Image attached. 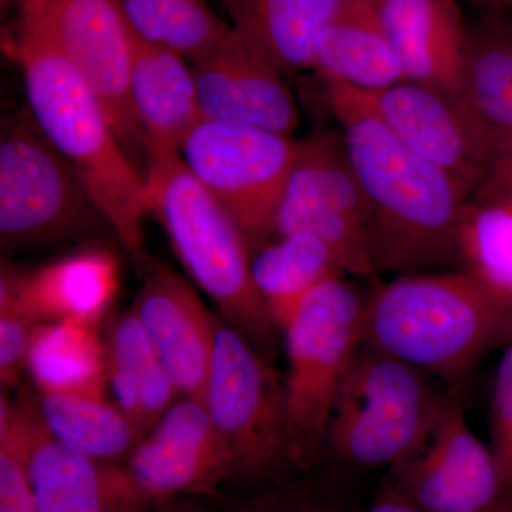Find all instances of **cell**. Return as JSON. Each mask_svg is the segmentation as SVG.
<instances>
[{
  "label": "cell",
  "instance_id": "d6a6232c",
  "mask_svg": "<svg viewBox=\"0 0 512 512\" xmlns=\"http://www.w3.org/2000/svg\"><path fill=\"white\" fill-rule=\"evenodd\" d=\"M491 451L512 491V339L495 373L491 400Z\"/></svg>",
  "mask_w": 512,
  "mask_h": 512
},
{
  "label": "cell",
  "instance_id": "3957f363",
  "mask_svg": "<svg viewBox=\"0 0 512 512\" xmlns=\"http://www.w3.org/2000/svg\"><path fill=\"white\" fill-rule=\"evenodd\" d=\"M511 339L512 303L463 269L400 275L365 302V345L448 384Z\"/></svg>",
  "mask_w": 512,
  "mask_h": 512
},
{
  "label": "cell",
  "instance_id": "d6986e66",
  "mask_svg": "<svg viewBox=\"0 0 512 512\" xmlns=\"http://www.w3.org/2000/svg\"><path fill=\"white\" fill-rule=\"evenodd\" d=\"M456 99L493 164L512 154V15L481 13L468 25ZM493 165V167H494Z\"/></svg>",
  "mask_w": 512,
  "mask_h": 512
},
{
  "label": "cell",
  "instance_id": "2e32d148",
  "mask_svg": "<svg viewBox=\"0 0 512 512\" xmlns=\"http://www.w3.org/2000/svg\"><path fill=\"white\" fill-rule=\"evenodd\" d=\"M28 410L29 476L37 512H154L156 504L138 487L124 463L96 460L64 447Z\"/></svg>",
  "mask_w": 512,
  "mask_h": 512
},
{
  "label": "cell",
  "instance_id": "7c38bea8",
  "mask_svg": "<svg viewBox=\"0 0 512 512\" xmlns=\"http://www.w3.org/2000/svg\"><path fill=\"white\" fill-rule=\"evenodd\" d=\"M387 478L427 512H512V491L491 447L468 427L457 394L426 446L389 468Z\"/></svg>",
  "mask_w": 512,
  "mask_h": 512
},
{
  "label": "cell",
  "instance_id": "9a60e30c",
  "mask_svg": "<svg viewBox=\"0 0 512 512\" xmlns=\"http://www.w3.org/2000/svg\"><path fill=\"white\" fill-rule=\"evenodd\" d=\"M202 119L291 136L299 110L282 70L231 28L220 45L191 63Z\"/></svg>",
  "mask_w": 512,
  "mask_h": 512
},
{
  "label": "cell",
  "instance_id": "d4e9b609",
  "mask_svg": "<svg viewBox=\"0 0 512 512\" xmlns=\"http://www.w3.org/2000/svg\"><path fill=\"white\" fill-rule=\"evenodd\" d=\"M26 372L37 392L107 397L106 350L99 323H39L30 338Z\"/></svg>",
  "mask_w": 512,
  "mask_h": 512
},
{
  "label": "cell",
  "instance_id": "6da1fadb",
  "mask_svg": "<svg viewBox=\"0 0 512 512\" xmlns=\"http://www.w3.org/2000/svg\"><path fill=\"white\" fill-rule=\"evenodd\" d=\"M326 90L365 195L376 274L458 264V229L473 190L414 153L345 93Z\"/></svg>",
  "mask_w": 512,
  "mask_h": 512
},
{
  "label": "cell",
  "instance_id": "f546056e",
  "mask_svg": "<svg viewBox=\"0 0 512 512\" xmlns=\"http://www.w3.org/2000/svg\"><path fill=\"white\" fill-rule=\"evenodd\" d=\"M28 410L25 400H0V512H37L29 476Z\"/></svg>",
  "mask_w": 512,
  "mask_h": 512
},
{
  "label": "cell",
  "instance_id": "1f68e13d",
  "mask_svg": "<svg viewBox=\"0 0 512 512\" xmlns=\"http://www.w3.org/2000/svg\"><path fill=\"white\" fill-rule=\"evenodd\" d=\"M35 326L23 311L12 286L0 275V382L3 390L16 386L25 372Z\"/></svg>",
  "mask_w": 512,
  "mask_h": 512
},
{
  "label": "cell",
  "instance_id": "30bf717a",
  "mask_svg": "<svg viewBox=\"0 0 512 512\" xmlns=\"http://www.w3.org/2000/svg\"><path fill=\"white\" fill-rule=\"evenodd\" d=\"M20 23L36 29L89 84L127 153L146 134L130 94L133 30L117 0H25Z\"/></svg>",
  "mask_w": 512,
  "mask_h": 512
},
{
  "label": "cell",
  "instance_id": "836d02e7",
  "mask_svg": "<svg viewBox=\"0 0 512 512\" xmlns=\"http://www.w3.org/2000/svg\"><path fill=\"white\" fill-rule=\"evenodd\" d=\"M363 512H427L410 500L389 480L384 478L372 504Z\"/></svg>",
  "mask_w": 512,
  "mask_h": 512
},
{
  "label": "cell",
  "instance_id": "9c48e42d",
  "mask_svg": "<svg viewBox=\"0 0 512 512\" xmlns=\"http://www.w3.org/2000/svg\"><path fill=\"white\" fill-rule=\"evenodd\" d=\"M299 148L301 143L275 131L202 119L178 151L251 247L272 234Z\"/></svg>",
  "mask_w": 512,
  "mask_h": 512
},
{
  "label": "cell",
  "instance_id": "5b68a950",
  "mask_svg": "<svg viewBox=\"0 0 512 512\" xmlns=\"http://www.w3.org/2000/svg\"><path fill=\"white\" fill-rule=\"evenodd\" d=\"M450 394L419 367L362 343L336 393L322 456L345 473L392 468L426 446Z\"/></svg>",
  "mask_w": 512,
  "mask_h": 512
},
{
  "label": "cell",
  "instance_id": "f1b7e54d",
  "mask_svg": "<svg viewBox=\"0 0 512 512\" xmlns=\"http://www.w3.org/2000/svg\"><path fill=\"white\" fill-rule=\"evenodd\" d=\"M134 35L192 63L215 49L232 26L207 0H117Z\"/></svg>",
  "mask_w": 512,
  "mask_h": 512
},
{
  "label": "cell",
  "instance_id": "4fadbf2b",
  "mask_svg": "<svg viewBox=\"0 0 512 512\" xmlns=\"http://www.w3.org/2000/svg\"><path fill=\"white\" fill-rule=\"evenodd\" d=\"M326 86L345 93L414 153L454 175L473 192L493 170L477 128L451 94L410 80L376 92L339 83Z\"/></svg>",
  "mask_w": 512,
  "mask_h": 512
},
{
  "label": "cell",
  "instance_id": "8d00e7d4",
  "mask_svg": "<svg viewBox=\"0 0 512 512\" xmlns=\"http://www.w3.org/2000/svg\"><path fill=\"white\" fill-rule=\"evenodd\" d=\"M481 13H494V15H508L512 13V0H466Z\"/></svg>",
  "mask_w": 512,
  "mask_h": 512
},
{
  "label": "cell",
  "instance_id": "52a82bcc",
  "mask_svg": "<svg viewBox=\"0 0 512 512\" xmlns=\"http://www.w3.org/2000/svg\"><path fill=\"white\" fill-rule=\"evenodd\" d=\"M201 400L234 456L238 476L274 483L293 470L285 386L264 353L228 322L218 320Z\"/></svg>",
  "mask_w": 512,
  "mask_h": 512
},
{
  "label": "cell",
  "instance_id": "277c9868",
  "mask_svg": "<svg viewBox=\"0 0 512 512\" xmlns=\"http://www.w3.org/2000/svg\"><path fill=\"white\" fill-rule=\"evenodd\" d=\"M150 212L161 221L191 278L217 303L229 325L266 353L276 326L251 276L247 238L234 218L191 173L177 147L146 138Z\"/></svg>",
  "mask_w": 512,
  "mask_h": 512
},
{
  "label": "cell",
  "instance_id": "e0dca14e",
  "mask_svg": "<svg viewBox=\"0 0 512 512\" xmlns=\"http://www.w3.org/2000/svg\"><path fill=\"white\" fill-rule=\"evenodd\" d=\"M136 312L180 396L201 399L214 353L218 320L168 266L151 269L136 296Z\"/></svg>",
  "mask_w": 512,
  "mask_h": 512
},
{
  "label": "cell",
  "instance_id": "cb8c5ba5",
  "mask_svg": "<svg viewBox=\"0 0 512 512\" xmlns=\"http://www.w3.org/2000/svg\"><path fill=\"white\" fill-rule=\"evenodd\" d=\"M232 28L255 43L282 73L313 69L320 33L346 0H220Z\"/></svg>",
  "mask_w": 512,
  "mask_h": 512
},
{
  "label": "cell",
  "instance_id": "83f0119b",
  "mask_svg": "<svg viewBox=\"0 0 512 512\" xmlns=\"http://www.w3.org/2000/svg\"><path fill=\"white\" fill-rule=\"evenodd\" d=\"M458 265L512 303V194H471L458 229Z\"/></svg>",
  "mask_w": 512,
  "mask_h": 512
},
{
  "label": "cell",
  "instance_id": "7a4b0ae2",
  "mask_svg": "<svg viewBox=\"0 0 512 512\" xmlns=\"http://www.w3.org/2000/svg\"><path fill=\"white\" fill-rule=\"evenodd\" d=\"M16 56L30 116L72 165L124 248L137 252L150 214L146 178L131 164L100 100L49 39L20 22Z\"/></svg>",
  "mask_w": 512,
  "mask_h": 512
},
{
  "label": "cell",
  "instance_id": "7402d4cb",
  "mask_svg": "<svg viewBox=\"0 0 512 512\" xmlns=\"http://www.w3.org/2000/svg\"><path fill=\"white\" fill-rule=\"evenodd\" d=\"M313 70L325 83L345 84L363 92L406 80L372 0H346L338 16L320 33Z\"/></svg>",
  "mask_w": 512,
  "mask_h": 512
},
{
  "label": "cell",
  "instance_id": "44dd1931",
  "mask_svg": "<svg viewBox=\"0 0 512 512\" xmlns=\"http://www.w3.org/2000/svg\"><path fill=\"white\" fill-rule=\"evenodd\" d=\"M104 350L107 399L144 437L180 397L173 377L133 308L111 320Z\"/></svg>",
  "mask_w": 512,
  "mask_h": 512
},
{
  "label": "cell",
  "instance_id": "e575fe53",
  "mask_svg": "<svg viewBox=\"0 0 512 512\" xmlns=\"http://www.w3.org/2000/svg\"><path fill=\"white\" fill-rule=\"evenodd\" d=\"M476 190L512 194V154L495 164Z\"/></svg>",
  "mask_w": 512,
  "mask_h": 512
},
{
  "label": "cell",
  "instance_id": "f35d334b",
  "mask_svg": "<svg viewBox=\"0 0 512 512\" xmlns=\"http://www.w3.org/2000/svg\"><path fill=\"white\" fill-rule=\"evenodd\" d=\"M510 15H512V13H510Z\"/></svg>",
  "mask_w": 512,
  "mask_h": 512
},
{
  "label": "cell",
  "instance_id": "603a6c76",
  "mask_svg": "<svg viewBox=\"0 0 512 512\" xmlns=\"http://www.w3.org/2000/svg\"><path fill=\"white\" fill-rule=\"evenodd\" d=\"M130 94L146 138L180 148L202 120L188 60L134 35Z\"/></svg>",
  "mask_w": 512,
  "mask_h": 512
},
{
  "label": "cell",
  "instance_id": "ffe728a7",
  "mask_svg": "<svg viewBox=\"0 0 512 512\" xmlns=\"http://www.w3.org/2000/svg\"><path fill=\"white\" fill-rule=\"evenodd\" d=\"M29 318L39 323H99L119 289V264L106 249L92 248L28 272L2 269Z\"/></svg>",
  "mask_w": 512,
  "mask_h": 512
},
{
  "label": "cell",
  "instance_id": "5bb4252c",
  "mask_svg": "<svg viewBox=\"0 0 512 512\" xmlns=\"http://www.w3.org/2000/svg\"><path fill=\"white\" fill-rule=\"evenodd\" d=\"M126 467L151 503L187 495L218 497L237 464L198 397L180 396L127 458Z\"/></svg>",
  "mask_w": 512,
  "mask_h": 512
},
{
  "label": "cell",
  "instance_id": "4316f807",
  "mask_svg": "<svg viewBox=\"0 0 512 512\" xmlns=\"http://www.w3.org/2000/svg\"><path fill=\"white\" fill-rule=\"evenodd\" d=\"M278 238L251 259V276L276 329L282 330L313 289L343 272L320 239L308 234Z\"/></svg>",
  "mask_w": 512,
  "mask_h": 512
},
{
  "label": "cell",
  "instance_id": "ac0fdd59",
  "mask_svg": "<svg viewBox=\"0 0 512 512\" xmlns=\"http://www.w3.org/2000/svg\"><path fill=\"white\" fill-rule=\"evenodd\" d=\"M404 79L456 97L468 25L457 0H372Z\"/></svg>",
  "mask_w": 512,
  "mask_h": 512
},
{
  "label": "cell",
  "instance_id": "d590c367",
  "mask_svg": "<svg viewBox=\"0 0 512 512\" xmlns=\"http://www.w3.org/2000/svg\"><path fill=\"white\" fill-rule=\"evenodd\" d=\"M201 497L202 495H187V497L174 498L157 505L154 512H228V510L218 511L210 505L201 503Z\"/></svg>",
  "mask_w": 512,
  "mask_h": 512
},
{
  "label": "cell",
  "instance_id": "74e56055",
  "mask_svg": "<svg viewBox=\"0 0 512 512\" xmlns=\"http://www.w3.org/2000/svg\"><path fill=\"white\" fill-rule=\"evenodd\" d=\"M23 3L25 0H2V6L5 8V6L10 5V3Z\"/></svg>",
  "mask_w": 512,
  "mask_h": 512
},
{
  "label": "cell",
  "instance_id": "8fae6325",
  "mask_svg": "<svg viewBox=\"0 0 512 512\" xmlns=\"http://www.w3.org/2000/svg\"><path fill=\"white\" fill-rule=\"evenodd\" d=\"M272 234H308L328 245L343 274L375 276L365 195L343 148L301 151L276 210Z\"/></svg>",
  "mask_w": 512,
  "mask_h": 512
},
{
  "label": "cell",
  "instance_id": "484cf974",
  "mask_svg": "<svg viewBox=\"0 0 512 512\" xmlns=\"http://www.w3.org/2000/svg\"><path fill=\"white\" fill-rule=\"evenodd\" d=\"M33 404L50 436L83 456L126 463L143 439L107 397L37 392Z\"/></svg>",
  "mask_w": 512,
  "mask_h": 512
},
{
  "label": "cell",
  "instance_id": "ba28073f",
  "mask_svg": "<svg viewBox=\"0 0 512 512\" xmlns=\"http://www.w3.org/2000/svg\"><path fill=\"white\" fill-rule=\"evenodd\" d=\"M101 217L72 165L32 116L9 117L0 140V241L3 249L50 244Z\"/></svg>",
  "mask_w": 512,
  "mask_h": 512
},
{
  "label": "cell",
  "instance_id": "4dcf8cb0",
  "mask_svg": "<svg viewBox=\"0 0 512 512\" xmlns=\"http://www.w3.org/2000/svg\"><path fill=\"white\" fill-rule=\"evenodd\" d=\"M228 512H348L338 493L309 480L274 481L264 493L229 505Z\"/></svg>",
  "mask_w": 512,
  "mask_h": 512
},
{
  "label": "cell",
  "instance_id": "8992f818",
  "mask_svg": "<svg viewBox=\"0 0 512 512\" xmlns=\"http://www.w3.org/2000/svg\"><path fill=\"white\" fill-rule=\"evenodd\" d=\"M365 302L343 274L335 275L299 303L282 329L288 356L286 426L293 470H306L322 456L336 393L363 343Z\"/></svg>",
  "mask_w": 512,
  "mask_h": 512
}]
</instances>
